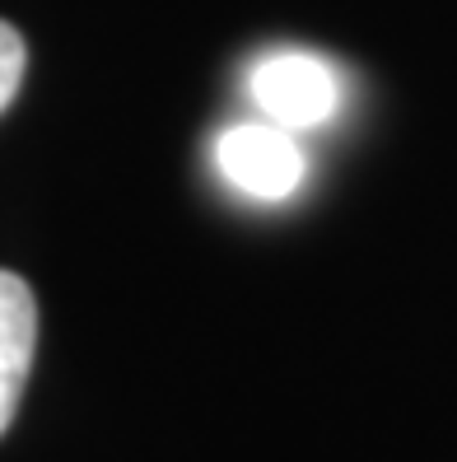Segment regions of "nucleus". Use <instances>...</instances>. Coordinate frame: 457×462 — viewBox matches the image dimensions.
<instances>
[{
	"label": "nucleus",
	"instance_id": "3",
	"mask_svg": "<svg viewBox=\"0 0 457 462\" xmlns=\"http://www.w3.org/2000/svg\"><path fill=\"white\" fill-rule=\"evenodd\" d=\"M38 346V299L29 281L0 271V434L10 430Z\"/></svg>",
	"mask_w": 457,
	"mask_h": 462
},
{
	"label": "nucleus",
	"instance_id": "2",
	"mask_svg": "<svg viewBox=\"0 0 457 462\" xmlns=\"http://www.w3.org/2000/svg\"><path fill=\"white\" fill-rule=\"evenodd\" d=\"M215 164L220 173L257 201H285L299 192L308 173V159L294 141V131L276 122H238L215 141Z\"/></svg>",
	"mask_w": 457,
	"mask_h": 462
},
{
	"label": "nucleus",
	"instance_id": "1",
	"mask_svg": "<svg viewBox=\"0 0 457 462\" xmlns=\"http://www.w3.org/2000/svg\"><path fill=\"white\" fill-rule=\"evenodd\" d=\"M248 94L266 122H276L285 131H308V126H327L336 117L341 79L313 51H271V57H261L248 70Z\"/></svg>",
	"mask_w": 457,
	"mask_h": 462
},
{
	"label": "nucleus",
	"instance_id": "4",
	"mask_svg": "<svg viewBox=\"0 0 457 462\" xmlns=\"http://www.w3.org/2000/svg\"><path fill=\"white\" fill-rule=\"evenodd\" d=\"M23 38H19V29H10L5 19H0V113L14 103V94H19V85H23Z\"/></svg>",
	"mask_w": 457,
	"mask_h": 462
}]
</instances>
